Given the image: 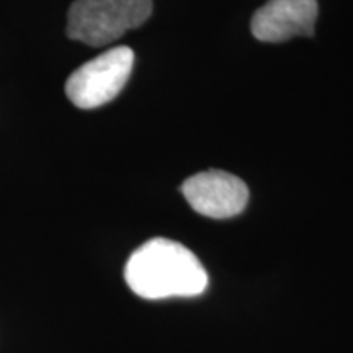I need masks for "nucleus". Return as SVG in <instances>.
<instances>
[{
    "label": "nucleus",
    "mask_w": 353,
    "mask_h": 353,
    "mask_svg": "<svg viewBox=\"0 0 353 353\" xmlns=\"http://www.w3.org/2000/svg\"><path fill=\"white\" fill-rule=\"evenodd\" d=\"M125 280L144 299L196 296L208 286V273L192 250L180 242L156 237L131 254Z\"/></svg>",
    "instance_id": "obj_1"
},
{
    "label": "nucleus",
    "mask_w": 353,
    "mask_h": 353,
    "mask_svg": "<svg viewBox=\"0 0 353 353\" xmlns=\"http://www.w3.org/2000/svg\"><path fill=\"white\" fill-rule=\"evenodd\" d=\"M152 13V0H76L68 13V37L88 46H107L139 28Z\"/></svg>",
    "instance_id": "obj_2"
},
{
    "label": "nucleus",
    "mask_w": 353,
    "mask_h": 353,
    "mask_svg": "<svg viewBox=\"0 0 353 353\" xmlns=\"http://www.w3.org/2000/svg\"><path fill=\"white\" fill-rule=\"evenodd\" d=\"M132 65L134 52L131 48H112L70 74L65 82V95L77 108H99L123 90Z\"/></svg>",
    "instance_id": "obj_3"
},
{
    "label": "nucleus",
    "mask_w": 353,
    "mask_h": 353,
    "mask_svg": "<svg viewBox=\"0 0 353 353\" xmlns=\"http://www.w3.org/2000/svg\"><path fill=\"white\" fill-rule=\"evenodd\" d=\"M180 190L196 213L213 219L241 214L249 201L247 185L224 170H206L188 176Z\"/></svg>",
    "instance_id": "obj_4"
},
{
    "label": "nucleus",
    "mask_w": 353,
    "mask_h": 353,
    "mask_svg": "<svg viewBox=\"0 0 353 353\" xmlns=\"http://www.w3.org/2000/svg\"><path fill=\"white\" fill-rule=\"evenodd\" d=\"M319 15L317 0H268L254 13L250 30L259 41L283 43L312 37Z\"/></svg>",
    "instance_id": "obj_5"
}]
</instances>
